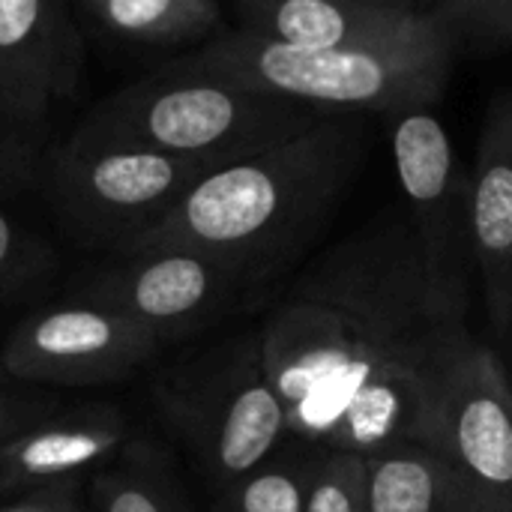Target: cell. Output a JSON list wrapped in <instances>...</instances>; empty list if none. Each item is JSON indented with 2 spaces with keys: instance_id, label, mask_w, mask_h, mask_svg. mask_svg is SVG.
Masks as SVG:
<instances>
[{
  "instance_id": "1",
  "label": "cell",
  "mask_w": 512,
  "mask_h": 512,
  "mask_svg": "<svg viewBox=\"0 0 512 512\" xmlns=\"http://www.w3.org/2000/svg\"><path fill=\"white\" fill-rule=\"evenodd\" d=\"M468 309V264L435 258L408 216L336 243L258 333L288 438L360 456L429 447L447 384L477 342Z\"/></svg>"
},
{
  "instance_id": "2",
  "label": "cell",
  "mask_w": 512,
  "mask_h": 512,
  "mask_svg": "<svg viewBox=\"0 0 512 512\" xmlns=\"http://www.w3.org/2000/svg\"><path fill=\"white\" fill-rule=\"evenodd\" d=\"M366 150V114H330L282 144L204 174L123 255L189 249L261 285L321 234Z\"/></svg>"
},
{
  "instance_id": "3",
  "label": "cell",
  "mask_w": 512,
  "mask_h": 512,
  "mask_svg": "<svg viewBox=\"0 0 512 512\" xmlns=\"http://www.w3.org/2000/svg\"><path fill=\"white\" fill-rule=\"evenodd\" d=\"M453 45L450 27L357 48H297L237 27L171 66L336 114L384 111L393 117L408 108H432L444 96Z\"/></svg>"
},
{
  "instance_id": "4",
  "label": "cell",
  "mask_w": 512,
  "mask_h": 512,
  "mask_svg": "<svg viewBox=\"0 0 512 512\" xmlns=\"http://www.w3.org/2000/svg\"><path fill=\"white\" fill-rule=\"evenodd\" d=\"M330 114L336 111L168 63L111 93L78 129L219 168L282 144Z\"/></svg>"
},
{
  "instance_id": "5",
  "label": "cell",
  "mask_w": 512,
  "mask_h": 512,
  "mask_svg": "<svg viewBox=\"0 0 512 512\" xmlns=\"http://www.w3.org/2000/svg\"><path fill=\"white\" fill-rule=\"evenodd\" d=\"M159 405L213 492L264 465L288 438L258 336L228 339L177 366L159 387Z\"/></svg>"
},
{
  "instance_id": "6",
  "label": "cell",
  "mask_w": 512,
  "mask_h": 512,
  "mask_svg": "<svg viewBox=\"0 0 512 512\" xmlns=\"http://www.w3.org/2000/svg\"><path fill=\"white\" fill-rule=\"evenodd\" d=\"M213 165L75 132L51 159L48 183L63 222L123 252L147 234Z\"/></svg>"
},
{
  "instance_id": "7",
  "label": "cell",
  "mask_w": 512,
  "mask_h": 512,
  "mask_svg": "<svg viewBox=\"0 0 512 512\" xmlns=\"http://www.w3.org/2000/svg\"><path fill=\"white\" fill-rule=\"evenodd\" d=\"M78 72L81 42L66 0H0V171L30 168Z\"/></svg>"
},
{
  "instance_id": "8",
  "label": "cell",
  "mask_w": 512,
  "mask_h": 512,
  "mask_svg": "<svg viewBox=\"0 0 512 512\" xmlns=\"http://www.w3.org/2000/svg\"><path fill=\"white\" fill-rule=\"evenodd\" d=\"M159 348L147 324L78 297L27 315L9 333L0 366L30 387H99L129 378Z\"/></svg>"
},
{
  "instance_id": "9",
  "label": "cell",
  "mask_w": 512,
  "mask_h": 512,
  "mask_svg": "<svg viewBox=\"0 0 512 512\" xmlns=\"http://www.w3.org/2000/svg\"><path fill=\"white\" fill-rule=\"evenodd\" d=\"M255 288L237 270L189 249H138L99 270L81 300L126 312L147 324L159 342L195 333L222 318Z\"/></svg>"
},
{
  "instance_id": "10",
  "label": "cell",
  "mask_w": 512,
  "mask_h": 512,
  "mask_svg": "<svg viewBox=\"0 0 512 512\" xmlns=\"http://www.w3.org/2000/svg\"><path fill=\"white\" fill-rule=\"evenodd\" d=\"M435 450L495 512H512V393L498 354L474 342L432 426Z\"/></svg>"
},
{
  "instance_id": "11",
  "label": "cell",
  "mask_w": 512,
  "mask_h": 512,
  "mask_svg": "<svg viewBox=\"0 0 512 512\" xmlns=\"http://www.w3.org/2000/svg\"><path fill=\"white\" fill-rule=\"evenodd\" d=\"M393 162L408 207V219L426 249L453 264H471L468 240V180L453 150L450 132L432 108H408L393 114Z\"/></svg>"
},
{
  "instance_id": "12",
  "label": "cell",
  "mask_w": 512,
  "mask_h": 512,
  "mask_svg": "<svg viewBox=\"0 0 512 512\" xmlns=\"http://www.w3.org/2000/svg\"><path fill=\"white\" fill-rule=\"evenodd\" d=\"M468 240L480 270L489 321L512 327V90H498L483 114L468 180Z\"/></svg>"
},
{
  "instance_id": "13",
  "label": "cell",
  "mask_w": 512,
  "mask_h": 512,
  "mask_svg": "<svg viewBox=\"0 0 512 512\" xmlns=\"http://www.w3.org/2000/svg\"><path fill=\"white\" fill-rule=\"evenodd\" d=\"M240 30L297 48H357L417 39L447 27L435 12L384 0H237Z\"/></svg>"
},
{
  "instance_id": "14",
  "label": "cell",
  "mask_w": 512,
  "mask_h": 512,
  "mask_svg": "<svg viewBox=\"0 0 512 512\" xmlns=\"http://www.w3.org/2000/svg\"><path fill=\"white\" fill-rule=\"evenodd\" d=\"M129 441V420L99 405L51 414L0 447V495H30L72 483L81 471L111 462Z\"/></svg>"
},
{
  "instance_id": "15",
  "label": "cell",
  "mask_w": 512,
  "mask_h": 512,
  "mask_svg": "<svg viewBox=\"0 0 512 512\" xmlns=\"http://www.w3.org/2000/svg\"><path fill=\"white\" fill-rule=\"evenodd\" d=\"M366 462L369 512H495L423 444L387 447Z\"/></svg>"
},
{
  "instance_id": "16",
  "label": "cell",
  "mask_w": 512,
  "mask_h": 512,
  "mask_svg": "<svg viewBox=\"0 0 512 512\" xmlns=\"http://www.w3.org/2000/svg\"><path fill=\"white\" fill-rule=\"evenodd\" d=\"M318 462L321 453H309L306 444L291 453L279 450L264 465L216 492L213 512H303Z\"/></svg>"
},
{
  "instance_id": "17",
  "label": "cell",
  "mask_w": 512,
  "mask_h": 512,
  "mask_svg": "<svg viewBox=\"0 0 512 512\" xmlns=\"http://www.w3.org/2000/svg\"><path fill=\"white\" fill-rule=\"evenodd\" d=\"M96 512H189L180 486L156 459H123L105 465L90 486Z\"/></svg>"
},
{
  "instance_id": "18",
  "label": "cell",
  "mask_w": 512,
  "mask_h": 512,
  "mask_svg": "<svg viewBox=\"0 0 512 512\" xmlns=\"http://www.w3.org/2000/svg\"><path fill=\"white\" fill-rule=\"evenodd\" d=\"M303 512H369V462L360 453H321Z\"/></svg>"
},
{
  "instance_id": "19",
  "label": "cell",
  "mask_w": 512,
  "mask_h": 512,
  "mask_svg": "<svg viewBox=\"0 0 512 512\" xmlns=\"http://www.w3.org/2000/svg\"><path fill=\"white\" fill-rule=\"evenodd\" d=\"M48 252L0 207V294H12L45 276Z\"/></svg>"
},
{
  "instance_id": "20",
  "label": "cell",
  "mask_w": 512,
  "mask_h": 512,
  "mask_svg": "<svg viewBox=\"0 0 512 512\" xmlns=\"http://www.w3.org/2000/svg\"><path fill=\"white\" fill-rule=\"evenodd\" d=\"M432 12L453 36L468 33L512 45V0H435Z\"/></svg>"
},
{
  "instance_id": "21",
  "label": "cell",
  "mask_w": 512,
  "mask_h": 512,
  "mask_svg": "<svg viewBox=\"0 0 512 512\" xmlns=\"http://www.w3.org/2000/svg\"><path fill=\"white\" fill-rule=\"evenodd\" d=\"M51 417V399L45 393L30 390V384H0V447Z\"/></svg>"
},
{
  "instance_id": "22",
  "label": "cell",
  "mask_w": 512,
  "mask_h": 512,
  "mask_svg": "<svg viewBox=\"0 0 512 512\" xmlns=\"http://www.w3.org/2000/svg\"><path fill=\"white\" fill-rule=\"evenodd\" d=\"M3 512H78L72 501V489L66 486H54V489H42V492H30L21 495L15 504L3 507Z\"/></svg>"
},
{
  "instance_id": "23",
  "label": "cell",
  "mask_w": 512,
  "mask_h": 512,
  "mask_svg": "<svg viewBox=\"0 0 512 512\" xmlns=\"http://www.w3.org/2000/svg\"><path fill=\"white\" fill-rule=\"evenodd\" d=\"M390 6H399V9H411V12H432L435 0H384Z\"/></svg>"
},
{
  "instance_id": "24",
  "label": "cell",
  "mask_w": 512,
  "mask_h": 512,
  "mask_svg": "<svg viewBox=\"0 0 512 512\" xmlns=\"http://www.w3.org/2000/svg\"><path fill=\"white\" fill-rule=\"evenodd\" d=\"M510 393H512V378H510Z\"/></svg>"
},
{
  "instance_id": "25",
  "label": "cell",
  "mask_w": 512,
  "mask_h": 512,
  "mask_svg": "<svg viewBox=\"0 0 512 512\" xmlns=\"http://www.w3.org/2000/svg\"><path fill=\"white\" fill-rule=\"evenodd\" d=\"M0 512H3V507H0Z\"/></svg>"
}]
</instances>
